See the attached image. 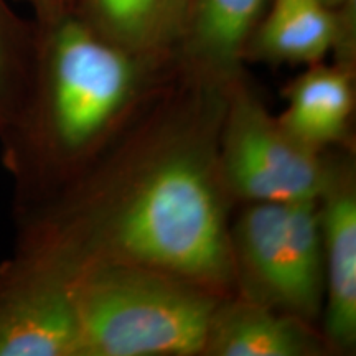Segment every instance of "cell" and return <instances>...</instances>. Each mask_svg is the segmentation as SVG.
<instances>
[{"instance_id": "cell-4", "label": "cell", "mask_w": 356, "mask_h": 356, "mask_svg": "<svg viewBox=\"0 0 356 356\" xmlns=\"http://www.w3.org/2000/svg\"><path fill=\"white\" fill-rule=\"evenodd\" d=\"M236 293L320 327L323 246L318 198L246 203L231 221Z\"/></svg>"}, {"instance_id": "cell-2", "label": "cell", "mask_w": 356, "mask_h": 356, "mask_svg": "<svg viewBox=\"0 0 356 356\" xmlns=\"http://www.w3.org/2000/svg\"><path fill=\"white\" fill-rule=\"evenodd\" d=\"M175 63L124 50L76 13L37 25L29 89L0 132L15 210L76 180L175 73Z\"/></svg>"}, {"instance_id": "cell-15", "label": "cell", "mask_w": 356, "mask_h": 356, "mask_svg": "<svg viewBox=\"0 0 356 356\" xmlns=\"http://www.w3.org/2000/svg\"><path fill=\"white\" fill-rule=\"evenodd\" d=\"M325 3L333 8L341 19L356 22V0H325Z\"/></svg>"}, {"instance_id": "cell-16", "label": "cell", "mask_w": 356, "mask_h": 356, "mask_svg": "<svg viewBox=\"0 0 356 356\" xmlns=\"http://www.w3.org/2000/svg\"><path fill=\"white\" fill-rule=\"evenodd\" d=\"M3 273H6V262H0V284H2L3 280Z\"/></svg>"}, {"instance_id": "cell-14", "label": "cell", "mask_w": 356, "mask_h": 356, "mask_svg": "<svg viewBox=\"0 0 356 356\" xmlns=\"http://www.w3.org/2000/svg\"><path fill=\"white\" fill-rule=\"evenodd\" d=\"M20 2L30 7L35 24L47 25L76 12L79 0H20Z\"/></svg>"}, {"instance_id": "cell-10", "label": "cell", "mask_w": 356, "mask_h": 356, "mask_svg": "<svg viewBox=\"0 0 356 356\" xmlns=\"http://www.w3.org/2000/svg\"><path fill=\"white\" fill-rule=\"evenodd\" d=\"M322 330L259 302L222 297L208 325L202 356H327Z\"/></svg>"}, {"instance_id": "cell-13", "label": "cell", "mask_w": 356, "mask_h": 356, "mask_svg": "<svg viewBox=\"0 0 356 356\" xmlns=\"http://www.w3.org/2000/svg\"><path fill=\"white\" fill-rule=\"evenodd\" d=\"M37 24L20 19L0 0V132L10 126L32 76Z\"/></svg>"}, {"instance_id": "cell-8", "label": "cell", "mask_w": 356, "mask_h": 356, "mask_svg": "<svg viewBox=\"0 0 356 356\" xmlns=\"http://www.w3.org/2000/svg\"><path fill=\"white\" fill-rule=\"evenodd\" d=\"M266 6L267 0H185L173 53L177 68L218 84L241 76Z\"/></svg>"}, {"instance_id": "cell-12", "label": "cell", "mask_w": 356, "mask_h": 356, "mask_svg": "<svg viewBox=\"0 0 356 356\" xmlns=\"http://www.w3.org/2000/svg\"><path fill=\"white\" fill-rule=\"evenodd\" d=\"M185 0H79L76 15L134 55L175 63Z\"/></svg>"}, {"instance_id": "cell-3", "label": "cell", "mask_w": 356, "mask_h": 356, "mask_svg": "<svg viewBox=\"0 0 356 356\" xmlns=\"http://www.w3.org/2000/svg\"><path fill=\"white\" fill-rule=\"evenodd\" d=\"M81 356H202L222 297L181 275L92 262L71 277Z\"/></svg>"}, {"instance_id": "cell-5", "label": "cell", "mask_w": 356, "mask_h": 356, "mask_svg": "<svg viewBox=\"0 0 356 356\" xmlns=\"http://www.w3.org/2000/svg\"><path fill=\"white\" fill-rule=\"evenodd\" d=\"M220 165L236 204L318 198L328 177V150L293 139L241 74L228 86L220 132Z\"/></svg>"}, {"instance_id": "cell-9", "label": "cell", "mask_w": 356, "mask_h": 356, "mask_svg": "<svg viewBox=\"0 0 356 356\" xmlns=\"http://www.w3.org/2000/svg\"><path fill=\"white\" fill-rule=\"evenodd\" d=\"M330 55L355 66L356 24L341 19L325 0H267L246 61L307 66Z\"/></svg>"}, {"instance_id": "cell-6", "label": "cell", "mask_w": 356, "mask_h": 356, "mask_svg": "<svg viewBox=\"0 0 356 356\" xmlns=\"http://www.w3.org/2000/svg\"><path fill=\"white\" fill-rule=\"evenodd\" d=\"M356 163L355 147L328 150V177L318 195L323 246L320 330L332 355L356 348Z\"/></svg>"}, {"instance_id": "cell-7", "label": "cell", "mask_w": 356, "mask_h": 356, "mask_svg": "<svg viewBox=\"0 0 356 356\" xmlns=\"http://www.w3.org/2000/svg\"><path fill=\"white\" fill-rule=\"evenodd\" d=\"M0 284V356H81L71 286L6 259Z\"/></svg>"}, {"instance_id": "cell-11", "label": "cell", "mask_w": 356, "mask_h": 356, "mask_svg": "<svg viewBox=\"0 0 356 356\" xmlns=\"http://www.w3.org/2000/svg\"><path fill=\"white\" fill-rule=\"evenodd\" d=\"M279 122L293 139L317 152L353 144L355 66L318 61L286 84Z\"/></svg>"}, {"instance_id": "cell-1", "label": "cell", "mask_w": 356, "mask_h": 356, "mask_svg": "<svg viewBox=\"0 0 356 356\" xmlns=\"http://www.w3.org/2000/svg\"><path fill=\"white\" fill-rule=\"evenodd\" d=\"M228 86L177 68L76 180L15 210L12 259L68 282L92 262L139 264L234 296L236 203L220 165Z\"/></svg>"}]
</instances>
